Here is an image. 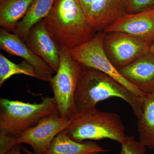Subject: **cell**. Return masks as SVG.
<instances>
[{"instance_id":"1","label":"cell","mask_w":154,"mask_h":154,"mask_svg":"<svg viewBox=\"0 0 154 154\" xmlns=\"http://www.w3.org/2000/svg\"><path fill=\"white\" fill-rule=\"evenodd\" d=\"M43 20L59 49L69 51L96 34L79 0H55L51 11Z\"/></svg>"},{"instance_id":"2","label":"cell","mask_w":154,"mask_h":154,"mask_svg":"<svg viewBox=\"0 0 154 154\" xmlns=\"http://www.w3.org/2000/svg\"><path fill=\"white\" fill-rule=\"evenodd\" d=\"M84 67L75 94L78 113L94 111L98 102L110 97H117L130 105L137 119L140 116L144 99L135 97L121 84L104 73Z\"/></svg>"},{"instance_id":"3","label":"cell","mask_w":154,"mask_h":154,"mask_svg":"<svg viewBox=\"0 0 154 154\" xmlns=\"http://www.w3.org/2000/svg\"><path fill=\"white\" fill-rule=\"evenodd\" d=\"M59 113L54 97L30 103L5 98L0 99V134L18 137L37 124L42 118Z\"/></svg>"},{"instance_id":"4","label":"cell","mask_w":154,"mask_h":154,"mask_svg":"<svg viewBox=\"0 0 154 154\" xmlns=\"http://www.w3.org/2000/svg\"><path fill=\"white\" fill-rule=\"evenodd\" d=\"M64 130L70 138L80 143L110 139L121 143L126 137L118 114L97 109L88 113H78Z\"/></svg>"},{"instance_id":"5","label":"cell","mask_w":154,"mask_h":154,"mask_svg":"<svg viewBox=\"0 0 154 154\" xmlns=\"http://www.w3.org/2000/svg\"><path fill=\"white\" fill-rule=\"evenodd\" d=\"M60 65L56 74L49 82L60 115L71 120L78 114L75 103V94L83 69L66 49L60 48Z\"/></svg>"},{"instance_id":"6","label":"cell","mask_w":154,"mask_h":154,"mask_svg":"<svg viewBox=\"0 0 154 154\" xmlns=\"http://www.w3.org/2000/svg\"><path fill=\"white\" fill-rule=\"evenodd\" d=\"M105 33H96L90 40L69 51L75 60L86 68L95 69L115 79L135 97L144 99V94L124 78L111 62L105 52L104 39Z\"/></svg>"},{"instance_id":"7","label":"cell","mask_w":154,"mask_h":154,"mask_svg":"<svg viewBox=\"0 0 154 154\" xmlns=\"http://www.w3.org/2000/svg\"><path fill=\"white\" fill-rule=\"evenodd\" d=\"M151 43L128 33L105 34L104 48L111 62L118 70L149 53Z\"/></svg>"},{"instance_id":"8","label":"cell","mask_w":154,"mask_h":154,"mask_svg":"<svg viewBox=\"0 0 154 154\" xmlns=\"http://www.w3.org/2000/svg\"><path fill=\"white\" fill-rule=\"evenodd\" d=\"M70 120L62 117L59 113L42 118L35 126L15 139V143L30 145L35 154H45L54 139L66 129Z\"/></svg>"},{"instance_id":"9","label":"cell","mask_w":154,"mask_h":154,"mask_svg":"<svg viewBox=\"0 0 154 154\" xmlns=\"http://www.w3.org/2000/svg\"><path fill=\"white\" fill-rule=\"evenodd\" d=\"M104 30L107 33H128L152 44L154 42V6L139 13L125 14Z\"/></svg>"},{"instance_id":"10","label":"cell","mask_w":154,"mask_h":154,"mask_svg":"<svg viewBox=\"0 0 154 154\" xmlns=\"http://www.w3.org/2000/svg\"><path fill=\"white\" fill-rule=\"evenodd\" d=\"M0 48L28 62L36 70L39 80L49 82L53 76L54 71L49 65L34 53L19 36L2 28L0 29Z\"/></svg>"},{"instance_id":"11","label":"cell","mask_w":154,"mask_h":154,"mask_svg":"<svg viewBox=\"0 0 154 154\" xmlns=\"http://www.w3.org/2000/svg\"><path fill=\"white\" fill-rule=\"evenodd\" d=\"M25 42L36 55L57 72L60 65L59 50L50 35L43 19L30 29Z\"/></svg>"},{"instance_id":"12","label":"cell","mask_w":154,"mask_h":154,"mask_svg":"<svg viewBox=\"0 0 154 154\" xmlns=\"http://www.w3.org/2000/svg\"><path fill=\"white\" fill-rule=\"evenodd\" d=\"M121 75L144 94L154 92V56L147 54L119 70Z\"/></svg>"},{"instance_id":"13","label":"cell","mask_w":154,"mask_h":154,"mask_svg":"<svg viewBox=\"0 0 154 154\" xmlns=\"http://www.w3.org/2000/svg\"><path fill=\"white\" fill-rule=\"evenodd\" d=\"M128 14L127 0H94L88 19L96 31H99Z\"/></svg>"},{"instance_id":"14","label":"cell","mask_w":154,"mask_h":154,"mask_svg":"<svg viewBox=\"0 0 154 154\" xmlns=\"http://www.w3.org/2000/svg\"><path fill=\"white\" fill-rule=\"evenodd\" d=\"M109 151L92 141H75L63 130L54 139L45 154H100Z\"/></svg>"},{"instance_id":"15","label":"cell","mask_w":154,"mask_h":154,"mask_svg":"<svg viewBox=\"0 0 154 154\" xmlns=\"http://www.w3.org/2000/svg\"><path fill=\"white\" fill-rule=\"evenodd\" d=\"M55 2V0H34L25 17L17 23L14 33L25 41L30 29L47 17Z\"/></svg>"},{"instance_id":"16","label":"cell","mask_w":154,"mask_h":154,"mask_svg":"<svg viewBox=\"0 0 154 154\" xmlns=\"http://www.w3.org/2000/svg\"><path fill=\"white\" fill-rule=\"evenodd\" d=\"M34 0H0V26L14 33Z\"/></svg>"},{"instance_id":"17","label":"cell","mask_w":154,"mask_h":154,"mask_svg":"<svg viewBox=\"0 0 154 154\" xmlns=\"http://www.w3.org/2000/svg\"><path fill=\"white\" fill-rule=\"evenodd\" d=\"M140 141L146 147L154 148V92L144 98L141 114L138 118Z\"/></svg>"},{"instance_id":"18","label":"cell","mask_w":154,"mask_h":154,"mask_svg":"<svg viewBox=\"0 0 154 154\" xmlns=\"http://www.w3.org/2000/svg\"><path fill=\"white\" fill-rule=\"evenodd\" d=\"M22 74L39 80L36 70L25 60L15 63L0 54V87L5 81L14 75Z\"/></svg>"},{"instance_id":"19","label":"cell","mask_w":154,"mask_h":154,"mask_svg":"<svg viewBox=\"0 0 154 154\" xmlns=\"http://www.w3.org/2000/svg\"><path fill=\"white\" fill-rule=\"evenodd\" d=\"M120 154H145L146 147L133 136H127L122 143Z\"/></svg>"},{"instance_id":"20","label":"cell","mask_w":154,"mask_h":154,"mask_svg":"<svg viewBox=\"0 0 154 154\" xmlns=\"http://www.w3.org/2000/svg\"><path fill=\"white\" fill-rule=\"evenodd\" d=\"M128 14L139 13L154 6V0H127Z\"/></svg>"},{"instance_id":"21","label":"cell","mask_w":154,"mask_h":154,"mask_svg":"<svg viewBox=\"0 0 154 154\" xmlns=\"http://www.w3.org/2000/svg\"><path fill=\"white\" fill-rule=\"evenodd\" d=\"M94 1V0H79L81 8L87 18Z\"/></svg>"},{"instance_id":"22","label":"cell","mask_w":154,"mask_h":154,"mask_svg":"<svg viewBox=\"0 0 154 154\" xmlns=\"http://www.w3.org/2000/svg\"><path fill=\"white\" fill-rule=\"evenodd\" d=\"M23 146L22 144L18 143L15 145L9 151L7 154H22L21 151Z\"/></svg>"},{"instance_id":"23","label":"cell","mask_w":154,"mask_h":154,"mask_svg":"<svg viewBox=\"0 0 154 154\" xmlns=\"http://www.w3.org/2000/svg\"><path fill=\"white\" fill-rule=\"evenodd\" d=\"M22 151L26 154H35L33 152L30 151L27 147L25 146H22Z\"/></svg>"},{"instance_id":"24","label":"cell","mask_w":154,"mask_h":154,"mask_svg":"<svg viewBox=\"0 0 154 154\" xmlns=\"http://www.w3.org/2000/svg\"><path fill=\"white\" fill-rule=\"evenodd\" d=\"M149 54L154 56V42L151 45Z\"/></svg>"}]
</instances>
